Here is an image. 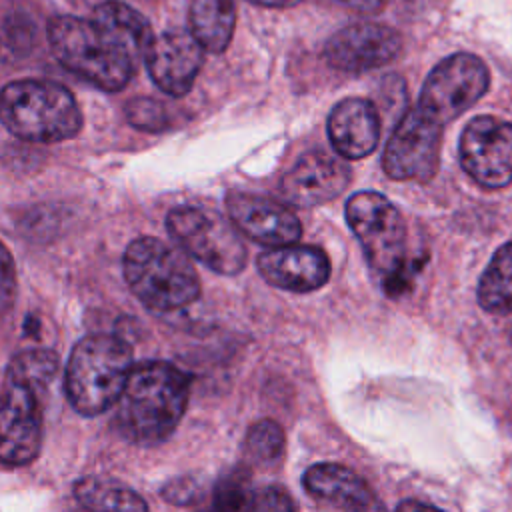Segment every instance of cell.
Masks as SVG:
<instances>
[{
    "instance_id": "6da1fadb",
    "label": "cell",
    "mask_w": 512,
    "mask_h": 512,
    "mask_svg": "<svg viewBox=\"0 0 512 512\" xmlns=\"http://www.w3.org/2000/svg\"><path fill=\"white\" fill-rule=\"evenodd\" d=\"M190 378L170 362L132 366L116 402L114 426L132 444L156 446L178 426L188 406Z\"/></svg>"
},
{
    "instance_id": "7a4b0ae2",
    "label": "cell",
    "mask_w": 512,
    "mask_h": 512,
    "mask_svg": "<svg viewBox=\"0 0 512 512\" xmlns=\"http://www.w3.org/2000/svg\"><path fill=\"white\" fill-rule=\"evenodd\" d=\"M124 278L132 294L154 312H174L200 296V280L180 248L142 236L124 252Z\"/></svg>"
},
{
    "instance_id": "3957f363",
    "label": "cell",
    "mask_w": 512,
    "mask_h": 512,
    "mask_svg": "<svg viewBox=\"0 0 512 512\" xmlns=\"http://www.w3.org/2000/svg\"><path fill=\"white\" fill-rule=\"evenodd\" d=\"M132 372L128 342L112 334H90L70 352L64 390L76 412L96 416L118 402Z\"/></svg>"
},
{
    "instance_id": "277c9868",
    "label": "cell",
    "mask_w": 512,
    "mask_h": 512,
    "mask_svg": "<svg viewBox=\"0 0 512 512\" xmlns=\"http://www.w3.org/2000/svg\"><path fill=\"white\" fill-rule=\"evenodd\" d=\"M0 122L28 142H60L82 128L80 108L68 88L52 80H16L0 90Z\"/></svg>"
},
{
    "instance_id": "5b68a950",
    "label": "cell",
    "mask_w": 512,
    "mask_h": 512,
    "mask_svg": "<svg viewBox=\"0 0 512 512\" xmlns=\"http://www.w3.org/2000/svg\"><path fill=\"white\" fill-rule=\"evenodd\" d=\"M48 40L64 68L102 90H122L138 70V64L90 18L54 16Z\"/></svg>"
},
{
    "instance_id": "8992f818",
    "label": "cell",
    "mask_w": 512,
    "mask_h": 512,
    "mask_svg": "<svg viewBox=\"0 0 512 512\" xmlns=\"http://www.w3.org/2000/svg\"><path fill=\"white\" fill-rule=\"evenodd\" d=\"M346 222L370 266L384 278L394 274H414L422 260L406 256V224L398 208L380 192H356L346 202Z\"/></svg>"
},
{
    "instance_id": "52a82bcc",
    "label": "cell",
    "mask_w": 512,
    "mask_h": 512,
    "mask_svg": "<svg viewBox=\"0 0 512 512\" xmlns=\"http://www.w3.org/2000/svg\"><path fill=\"white\" fill-rule=\"evenodd\" d=\"M166 228L184 254L218 274L234 276L246 264V246L238 230L216 210L178 206L170 210Z\"/></svg>"
},
{
    "instance_id": "ba28073f",
    "label": "cell",
    "mask_w": 512,
    "mask_h": 512,
    "mask_svg": "<svg viewBox=\"0 0 512 512\" xmlns=\"http://www.w3.org/2000/svg\"><path fill=\"white\" fill-rule=\"evenodd\" d=\"M490 84L486 64L466 52L440 60L422 84L416 108L442 128L472 108Z\"/></svg>"
},
{
    "instance_id": "9c48e42d",
    "label": "cell",
    "mask_w": 512,
    "mask_h": 512,
    "mask_svg": "<svg viewBox=\"0 0 512 512\" xmlns=\"http://www.w3.org/2000/svg\"><path fill=\"white\" fill-rule=\"evenodd\" d=\"M42 448L40 390L6 374L0 390V462L26 466Z\"/></svg>"
},
{
    "instance_id": "30bf717a",
    "label": "cell",
    "mask_w": 512,
    "mask_h": 512,
    "mask_svg": "<svg viewBox=\"0 0 512 512\" xmlns=\"http://www.w3.org/2000/svg\"><path fill=\"white\" fill-rule=\"evenodd\" d=\"M442 126L416 106L398 120L382 154V168L392 180L428 182L440 164Z\"/></svg>"
},
{
    "instance_id": "8fae6325",
    "label": "cell",
    "mask_w": 512,
    "mask_h": 512,
    "mask_svg": "<svg viewBox=\"0 0 512 512\" xmlns=\"http://www.w3.org/2000/svg\"><path fill=\"white\" fill-rule=\"evenodd\" d=\"M460 164L480 186L496 190L512 182V122L476 116L460 136Z\"/></svg>"
},
{
    "instance_id": "7c38bea8",
    "label": "cell",
    "mask_w": 512,
    "mask_h": 512,
    "mask_svg": "<svg viewBox=\"0 0 512 512\" xmlns=\"http://www.w3.org/2000/svg\"><path fill=\"white\" fill-rule=\"evenodd\" d=\"M402 52V36L386 24H352L324 44V60L340 72H368L386 66Z\"/></svg>"
},
{
    "instance_id": "4fadbf2b",
    "label": "cell",
    "mask_w": 512,
    "mask_h": 512,
    "mask_svg": "<svg viewBox=\"0 0 512 512\" xmlns=\"http://www.w3.org/2000/svg\"><path fill=\"white\" fill-rule=\"evenodd\" d=\"M226 210L234 228L262 246L280 248L302 236V224L286 202L232 190L226 194Z\"/></svg>"
},
{
    "instance_id": "5bb4252c",
    "label": "cell",
    "mask_w": 512,
    "mask_h": 512,
    "mask_svg": "<svg viewBox=\"0 0 512 512\" xmlns=\"http://www.w3.org/2000/svg\"><path fill=\"white\" fill-rule=\"evenodd\" d=\"M350 168L326 152H306L282 176L280 194L288 206L312 208L340 196L350 184Z\"/></svg>"
},
{
    "instance_id": "9a60e30c",
    "label": "cell",
    "mask_w": 512,
    "mask_h": 512,
    "mask_svg": "<svg viewBox=\"0 0 512 512\" xmlns=\"http://www.w3.org/2000/svg\"><path fill=\"white\" fill-rule=\"evenodd\" d=\"M204 62V48L188 30H166L152 40L144 64L152 82L170 96L190 92Z\"/></svg>"
},
{
    "instance_id": "2e32d148",
    "label": "cell",
    "mask_w": 512,
    "mask_h": 512,
    "mask_svg": "<svg viewBox=\"0 0 512 512\" xmlns=\"http://www.w3.org/2000/svg\"><path fill=\"white\" fill-rule=\"evenodd\" d=\"M260 276L282 290L312 292L330 278V260L316 246H280L262 252L256 260Z\"/></svg>"
},
{
    "instance_id": "e0dca14e",
    "label": "cell",
    "mask_w": 512,
    "mask_h": 512,
    "mask_svg": "<svg viewBox=\"0 0 512 512\" xmlns=\"http://www.w3.org/2000/svg\"><path fill=\"white\" fill-rule=\"evenodd\" d=\"M328 138L338 156L358 160L374 152L380 120L374 104L364 98H344L328 114Z\"/></svg>"
},
{
    "instance_id": "ac0fdd59",
    "label": "cell",
    "mask_w": 512,
    "mask_h": 512,
    "mask_svg": "<svg viewBox=\"0 0 512 512\" xmlns=\"http://www.w3.org/2000/svg\"><path fill=\"white\" fill-rule=\"evenodd\" d=\"M304 490L342 512H384L372 488L338 464H314L302 476Z\"/></svg>"
},
{
    "instance_id": "d6986e66",
    "label": "cell",
    "mask_w": 512,
    "mask_h": 512,
    "mask_svg": "<svg viewBox=\"0 0 512 512\" xmlns=\"http://www.w3.org/2000/svg\"><path fill=\"white\" fill-rule=\"evenodd\" d=\"M90 20L108 32L114 42L140 66L154 40L148 20L124 2L108 0L94 8Z\"/></svg>"
},
{
    "instance_id": "ffe728a7",
    "label": "cell",
    "mask_w": 512,
    "mask_h": 512,
    "mask_svg": "<svg viewBox=\"0 0 512 512\" xmlns=\"http://www.w3.org/2000/svg\"><path fill=\"white\" fill-rule=\"evenodd\" d=\"M190 34L212 54L228 48L236 24V0H190Z\"/></svg>"
},
{
    "instance_id": "44dd1931",
    "label": "cell",
    "mask_w": 512,
    "mask_h": 512,
    "mask_svg": "<svg viewBox=\"0 0 512 512\" xmlns=\"http://www.w3.org/2000/svg\"><path fill=\"white\" fill-rule=\"evenodd\" d=\"M74 496L90 512H148L146 500L114 478H80L74 484Z\"/></svg>"
},
{
    "instance_id": "7402d4cb",
    "label": "cell",
    "mask_w": 512,
    "mask_h": 512,
    "mask_svg": "<svg viewBox=\"0 0 512 512\" xmlns=\"http://www.w3.org/2000/svg\"><path fill=\"white\" fill-rule=\"evenodd\" d=\"M478 302L486 312L512 314V242L494 252L478 284Z\"/></svg>"
},
{
    "instance_id": "603a6c76",
    "label": "cell",
    "mask_w": 512,
    "mask_h": 512,
    "mask_svg": "<svg viewBox=\"0 0 512 512\" xmlns=\"http://www.w3.org/2000/svg\"><path fill=\"white\" fill-rule=\"evenodd\" d=\"M254 498L250 474L244 468H234L216 482L210 512H252Z\"/></svg>"
},
{
    "instance_id": "cb8c5ba5",
    "label": "cell",
    "mask_w": 512,
    "mask_h": 512,
    "mask_svg": "<svg viewBox=\"0 0 512 512\" xmlns=\"http://www.w3.org/2000/svg\"><path fill=\"white\" fill-rule=\"evenodd\" d=\"M58 372V356L50 350H24L16 354L6 370V374H12L30 386L38 388L40 392L46 390V386L52 382V378Z\"/></svg>"
},
{
    "instance_id": "d4e9b609",
    "label": "cell",
    "mask_w": 512,
    "mask_h": 512,
    "mask_svg": "<svg viewBox=\"0 0 512 512\" xmlns=\"http://www.w3.org/2000/svg\"><path fill=\"white\" fill-rule=\"evenodd\" d=\"M246 454L250 460L266 464L274 462L284 448V432L274 420H260L246 434Z\"/></svg>"
},
{
    "instance_id": "484cf974",
    "label": "cell",
    "mask_w": 512,
    "mask_h": 512,
    "mask_svg": "<svg viewBox=\"0 0 512 512\" xmlns=\"http://www.w3.org/2000/svg\"><path fill=\"white\" fill-rule=\"evenodd\" d=\"M126 120L142 132H162L168 128V110L166 106L156 100V98H148V96H136L132 100H128L126 108Z\"/></svg>"
},
{
    "instance_id": "4316f807",
    "label": "cell",
    "mask_w": 512,
    "mask_h": 512,
    "mask_svg": "<svg viewBox=\"0 0 512 512\" xmlns=\"http://www.w3.org/2000/svg\"><path fill=\"white\" fill-rule=\"evenodd\" d=\"M252 512H296V506L284 488L266 486L256 494Z\"/></svg>"
},
{
    "instance_id": "83f0119b",
    "label": "cell",
    "mask_w": 512,
    "mask_h": 512,
    "mask_svg": "<svg viewBox=\"0 0 512 512\" xmlns=\"http://www.w3.org/2000/svg\"><path fill=\"white\" fill-rule=\"evenodd\" d=\"M16 296V266L8 248L0 242V314L8 312Z\"/></svg>"
},
{
    "instance_id": "f1b7e54d",
    "label": "cell",
    "mask_w": 512,
    "mask_h": 512,
    "mask_svg": "<svg viewBox=\"0 0 512 512\" xmlns=\"http://www.w3.org/2000/svg\"><path fill=\"white\" fill-rule=\"evenodd\" d=\"M164 498L174 502V504H192L200 498L202 494V488L198 486L196 480H190V478H178L174 482H170L168 486H164L162 490Z\"/></svg>"
},
{
    "instance_id": "f546056e",
    "label": "cell",
    "mask_w": 512,
    "mask_h": 512,
    "mask_svg": "<svg viewBox=\"0 0 512 512\" xmlns=\"http://www.w3.org/2000/svg\"><path fill=\"white\" fill-rule=\"evenodd\" d=\"M344 6L362 12V14H374L378 10H382L386 0H340Z\"/></svg>"
},
{
    "instance_id": "4dcf8cb0",
    "label": "cell",
    "mask_w": 512,
    "mask_h": 512,
    "mask_svg": "<svg viewBox=\"0 0 512 512\" xmlns=\"http://www.w3.org/2000/svg\"><path fill=\"white\" fill-rule=\"evenodd\" d=\"M396 512H442L434 506H428V504H422V502H416V500H404L398 504Z\"/></svg>"
},
{
    "instance_id": "1f68e13d",
    "label": "cell",
    "mask_w": 512,
    "mask_h": 512,
    "mask_svg": "<svg viewBox=\"0 0 512 512\" xmlns=\"http://www.w3.org/2000/svg\"><path fill=\"white\" fill-rule=\"evenodd\" d=\"M250 2L258 4V6H264V8H290V6H296L302 0H250Z\"/></svg>"
}]
</instances>
